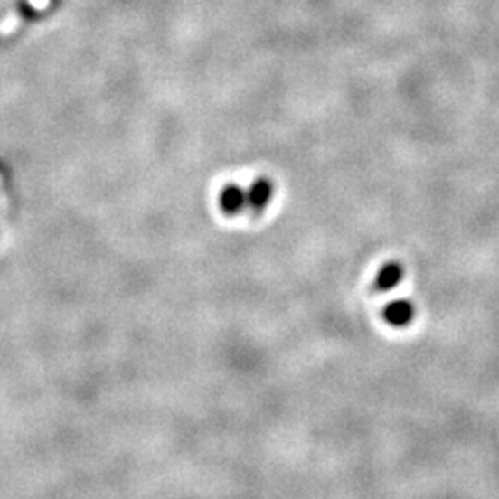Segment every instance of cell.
I'll list each match as a JSON object with an SVG mask.
<instances>
[{
    "label": "cell",
    "mask_w": 499,
    "mask_h": 499,
    "mask_svg": "<svg viewBox=\"0 0 499 499\" xmlns=\"http://www.w3.org/2000/svg\"><path fill=\"white\" fill-rule=\"evenodd\" d=\"M272 196H274V184L268 178L254 180L252 185H250L246 191L248 207L256 213H261L267 210L268 203L272 202Z\"/></svg>",
    "instance_id": "obj_1"
},
{
    "label": "cell",
    "mask_w": 499,
    "mask_h": 499,
    "mask_svg": "<svg viewBox=\"0 0 499 499\" xmlns=\"http://www.w3.org/2000/svg\"><path fill=\"white\" fill-rule=\"evenodd\" d=\"M385 320L394 327H405L414 318V306L409 300H394L391 302L385 311Z\"/></svg>",
    "instance_id": "obj_4"
},
{
    "label": "cell",
    "mask_w": 499,
    "mask_h": 499,
    "mask_svg": "<svg viewBox=\"0 0 499 499\" xmlns=\"http://www.w3.org/2000/svg\"><path fill=\"white\" fill-rule=\"evenodd\" d=\"M219 205H221L224 215L235 217L248 205L246 191L242 187H239L237 184H228L219 194Z\"/></svg>",
    "instance_id": "obj_2"
},
{
    "label": "cell",
    "mask_w": 499,
    "mask_h": 499,
    "mask_svg": "<svg viewBox=\"0 0 499 499\" xmlns=\"http://www.w3.org/2000/svg\"><path fill=\"white\" fill-rule=\"evenodd\" d=\"M403 265L398 261H389L387 265H383L376 276V281H373V288L378 290V293H389L396 285L401 283L403 279Z\"/></svg>",
    "instance_id": "obj_3"
}]
</instances>
